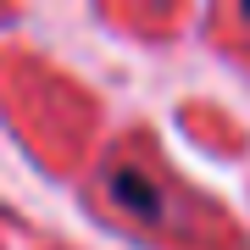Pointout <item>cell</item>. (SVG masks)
I'll list each match as a JSON object with an SVG mask.
<instances>
[{"mask_svg":"<svg viewBox=\"0 0 250 250\" xmlns=\"http://www.w3.org/2000/svg\"><path fill=\"white\" fill-rule=\"evenodd\" d=\"M245 17H250V0H245Z\"/></svg>","mask_w":250,"mask_h":250,"instance_id":"obj_2","label":"cell"},{"mask_svg":"<svg viewBox=\"0 0 250 250\" xmlns=\"http://www.w3.org/2000/svg\"><path fill=\"white\" fill-rule=\"evenodd\" d=\"M106 195H111L117 211H128V217H145V223L167 217V184H161L156 172L134 167V161H111L106 167Z\"/></svg>","mask_w":250,"mask_h":250,"instance_id":"obj_1","label":"cell"}]
</instances>
